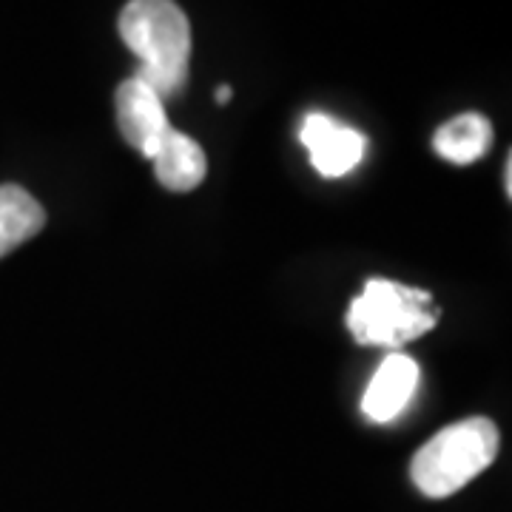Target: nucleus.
<instances>
[{"instance_id":"nucleus-1","label":"nucleus","mask_w":512,"mask_h":512,"mask_svg":"<svg viewBox=\"0 0 512 512\" xmlns=\"http://www.w3.org/2000/svg\"><path fill=\"white\" fill-rule=\"evenodd\" d=\"M120 37L140 60L134 77L163 100L183 92L191 60V26L174 0H128L120 12Z\"/></svg>"},{"instance_id":"nucleus-2","label":"nucleus","mask_w":512,"mask_h":512,"mask_svg":"<svg viewBox=\"0 0 512 512\" xmlns=\"http://www.w3.org/2000/svg\"><path fill=\"white\" fill-rule=\"evenodd\" d=\"M498 447V427L484 416L450 424L413 456V484L427 498H447L484 473L498 456Z\"/></svg>"},{"instance_id":"nucleus-3","label":"nucleus","mask_w":512,"mask_h":512,"mask_svg":"<svg viewBox=\"0 0 512 512\" xmlns=\"http://www.w3.org/2000/svg\"><path fill=\"white\" fill-rule=\"evenodd\" d=\"M439 311L433 293L393 279H367L365 291L353 299L348 328L359 345L402 348L436 328Z\"/></svg>"},{"instance_id":"nucleus-4","label":"nucleus","mask_w":512,"mask_h":512,"mask_svg":"<svg viewBox=\"0 0 512 512\" xmlns=\"http://www.w3.org/2000/svg\"><path fill=\"white\" fill-rule=\"evenodd\" d=\"M299 140L311 154V165L328 180L345 177L362 163L367 151V137L353 126L333 120L325 111H311L302 128Z\"/></svg>"},{"instance_id":"nucleus-5","label":"nucleus","mask_w":512,"mask_h":512,"mask_svg":"<svg viewBox=\"0 0 512 512\" xmlns=\"http://www.w3.org/2000/svg\"><path fill=\"white\" fill-rule=\"evenodd\" d=\"M114 106H117V126L128 146L137 148L143 157L151 160L163 134L171 128L163 97L140 77H128L114 94Z\"/></svg>"},{"instance_id":"nucleus-6","label":"nucleus","mask_w":512,"mask_h":512,"mask_svg":"<svg viewBox=\"0 0 512 512\" xmlns=\"http://www.w3.org/2000/svg\"><path fill=\"white\" fill-rule=\"evenodd\" d=\"M416 387H419L416 359H410L404 353H393L384 359L367 384L365 396H362V413L376 424H387L410 404Z\"/></svg>"},{"instance_id":"nucleus-7","label":"nucleus","mask_w":512,"mask_h":512,"mask_svg":"<svg viewBox=\"0 0 512 512\" xmlns=\"http://www.w3.org/2000/svg\"><path fill=\"white\" fill-rule=\"evenodd\" d=\"M151 163L154 177L168 191H194L208 174V160L200 143L177 128L165 131L157 151L151 154Z\"/></svg>"},{"instance_id":"nucleus-8","label":"nucleus","mask_w":512,"mask_h":512,"mask_svg":"<svg viewBox=\"0 0 512 512\" xmlns=\"http://www.w3.org/2000/svg\"><path fill=\"white\" fill-rule=\"evenodd\" d=\"M493 137V123L478 111H467L447 120L433 134V148L447 163L470 165L493 148Z\"/></svg>"},{"instance_id":"nucleus-9","label":"nucleus","mask_w":512,"mask_h":512,"mask_svg":"<svg viewBox=\"0 0 512 512\" xmlns=\"http://www.w3.org/2000/svg\"><path fill=\"white\" fill-rule=\"evenodd\" d=\"M46 225L43 205L20 185H0V256L37 237Z\"/></svg>"},{"instance_id":"nucleus-10","label":"nucleus","mask_w":512,"mask_h":512,"mask_svg":"<svg viewBox=\"0 0 512 512\" xmlns=\"http://www.w3.org/2000/svg\"><path fill=\"white\" fill-rule=\"evenodd\" d=\"M504 191H507V197L512 194V157H507V163H504Z\"/></svg>"},{"instance_id":"nucleus-11","label":"nucleus","mask_w":512,"mask_h":512,"mask_svg":"<svg viewBox=\"0 0 512 512\" xmlns=\"http://www.w3.org/2000/svg\"><path fill=\"white\" fill-rule=\"evenodd\" d=\"M228 100H231V86H220V89H217V103H228Z\"/></svg>"}]
</instances>
